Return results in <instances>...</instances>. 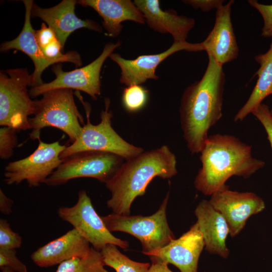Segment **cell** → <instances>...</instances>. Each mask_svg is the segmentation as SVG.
<instances>
[{
	"label": "cell",
	"instance_id": "obj_20",
	"mask_svg": "<svg viewBox=\"0 0 272 272\" xmlns=\"http://www.w3.org/2000/svg\"><path fill=\"white\" fill-rule=\"evenodd\" d=\"M194 214L206 250L211 254L227 258L229 250L226 242L230 231L225 219L206 199L198 203Z\"/></svg>",
	"mask_w": 272,
	"mask_h": 272
},
{
	"label": "cell",
	"instance_id": "obj_1",
	"mask_svg": "<svg viewBox=\"0 0 272 272\" xmlns=\"http://www.w3.org/2000/svg\"><path fill=\"white\" fill-rule=\"evenodd\" d=\"M199 81L188 86L180 100L181 128L187 148L192 154L200 153L209 129L222 118L225 74L223 65L211 56Z\"/></svg>",
	"mask_w": 272,
	"mask_h": 272
},
{
	"label": "cell",
	"instance_id": "obj_33",
	"mask_svg": "<svg viewBox=\"0 0 272 272\" xmlns=\"http://www.w3.org/2000/svg\"><path fill=\"white\" fill-rule=\"evenodd\" d=\"M152 263L149 272H173L168 267L167 262L154 257H150Z\"/></svg>",
	"mask_w": 272,
	"mask_h": 272
},
{
	"label": "cell",
	"instance_id": "obj_7",
	"mask_svg": "<svg viewBox=\"0 0 272 272\" xmlns=\"http://www.w3.org/2000/svg\"><path fill=\"white\" fill-rule=\"evenodd\" d=\"M168 198L169 192L158 210L151 216H123L112 213L101 218L111 232H123L138 239L142 245L143 253L146 255L175 239L166 218Z\"/></svg>",
	"mask_w": 272,
	"mask_h": 272
},
{
	"label": "cell",
	"instance_id": "obj_25",
	"mask_svg": "<svg viewBox=\"0 0 272 272\" xmlns=\"http://www.w3.org/2000/svg\"><path fill=\"white\" fill-rule=\"evenodd\" d=\"M147 99L148 91L140 85L127 86L123 91L122 104L128 112L141 110L146 104Z\"/></svg>",
	"mask_w": 272,
	"mask_h": 272
},
{
	"label": "cell",
	"instance_id": "obj_9",
	"mask_svg": "<svg viewBox=\"0 0 272 272\" xmlns=\"http://www.w3.org/2000/svg\"><path fill=\"white\" fill-rule=\"evenodd\" d=\"M38 141L37 148L31 155L5 167L4 181L6 184L17 185L25 181L29 187L39 186L61 164L60 155L66 146L59 141L47 143L40 138Z\"/></svg>",
	"mask_w": 272,
	"mask_h": 272
},
{
	"label": "cell",
	"instance_id": "obj_32",
	"mask_svg": "<svg viewBox=\"0 0 272 272\" xmlns=\"http://www.w3.org/2000/svg\"><path fill=\"white\" fill-rule=\"evenodd\" d=\"M182 2L190 5L194 9H200L203 12H208L213 9L217 10L223 5V0H185Z\"/></svg>",
	"mask_w": 272,
	"mask_h": 272
},
{
	"label": "cell",
	"instance_id": "obj_19",
	"mask_svg": "<svg viewBox=\"0 0 272 272\" xmlns=\"http://www.w3.org/2000/svg\"><path fill=\"white\" fill-rule=\"evenodd\" d=\"M22 2L25 7L23 29L16 38L2 43L0 50L2 52H6L12 49H17L24 52L31 58L34 64V72L31 75V86L32 88L44 83L41 75L45 69L51 64L60 61L49 59L43 54L36 40L35 31L31 23V9L34 2L32 0H24Z\"/></svg>",
	"mask_w": 272,
	"mask_h": 272
},
{
	"label": "cell",
	"instance_id": "obj_27",
	"mask_svg": "<svg viewBox=\"0 0 272 272\" xmlns=\"http://www.w3.org/2000/svg\"><path fill=\"white\" fill-rule=\"evenodd\" d=\"M22 238L14 232L8 223L4 219H0V249H16L21 246Z\"/></svg>",
	"mask_w": 272,
	"mask_h": 272
},
{
	"label": "cell",
	"instance_id": "obj_18",
	"mask_svg": "<svg viewBox=\"0 0 272 272\" xmlns=\"http://www.w3.org/2000/svg\"><path fill=\"white\" fill-rule=\"evenodd\" d=\"M89 242L75 228L33 252L31 259L38 266L48 267L76 257H83L90 250Z\"/></svg>",
	"mask_w": 272,
	"mask_h": 272
},
{
	"label": "cell",
	"instance_id": "obj_17",
	"mask_svg": "<svg viewBox=\"0 0 272 272\" xmlns=\"http://www.w3.org/2000/svg\"><path fill=\"white\" fill-rule=\"evenodd\" d=\"M133 3L149 27L161 33L171 34L174 42L185 41L194 26V19L178 15L173 10H162L158 0H134Z\"/></svg>",
	"mask_w": 272,
	"mask_h": 272
},
{
	"label": "cell",
	"instance_id": "obj_29",
	"mask_svg": "<svg viewBox=\"0 0 272 272\" xmlns=\"http://www.w3.org/2000/svg\"><path fill=\"white\" fill-rule=\"evenodd\" d=\"M3 267L15 272H28L26 265L17 256L16 249H0V267Z\"/></svg>",
	"mask_w": 272,
	"mask_h": 272
},
{
	"label": "cell",
	"instance_id": "obj_15",
	"mask_svg": "<svg viewBox=\"0 0 272 272\" xmlns=\"http://www.w3.org/2000/svg\"><path fill=\"white\" fill-rule=\"evenodd\" d=\"M77 1L63 0L58 5L49 8H42L33 3L31 17H38L45 22L54 32L62 50L70 35L76 30L85 28L101 32L102 27L90 19L82 20L75 14Z\"/></svg>",
	"mask_w": 272,
	"mask_h": 272
},
{
	"label": "cell",
	"instance_id": "obj_24",
	"mask_svg": "<svg viewBox=\"0 0 272 272\" xmlns=\"http://www.w3.org/2000/svg\"><path fill=\"white\" fill-rule=\"evenodd\" d=\"M100 251L91 247L83 257H76L60 263L55 272H109L104 268Z\"/></svg>",
	"mask_w": 272,
	"mask_h": 272
},
{
	"label": "cell",
	"instance_id": "obj_30",
	"mask_svg": "<svg viewBox=\"0 0 272 272\" xmlns=\"http://www.w3.org/2000/svg\"><path fill=\"white\" fill-rule=\"evenodd\" d=\"M251 113L261 123L264 128L272 149V117L268 106L261 103Z\"/></svg>",
	"mask_w": 272,
	"mask_h": 272
},
{
	"label": "cell",
	"instance_id": "obj_11",
	"mask_svg": "<svg viewBox=\"0 0 272 272\" xmlns=\"http://www.w3.org/2000/svg\"><path fill=\"white\" fill-rule=\"evenodd\" d=\"M120 44V40L115 43H107L96 59L85 66L72 71H64L60 63L53 65L52 71L55 75V79L49 83L32 87L29 90L30 97L35 98L52 90L70 89L84 92L93 100H96L101 94L100 75L102 66L106 58Z\"/></svg>",
	"mask_w": 272,
	"mask_h": 272
},
{
	"label": "cell",
	"instance_id": "obj_14",
	"mask_svg": "<svg viewBox=\"0 0 272 272\" xmlns=\"http://www.w3.org/2000/svg\"><path fill=\"white\" fill-rule=\"evenodd\" d=\"M204 246L202 235L195 223L179 238L146 255L172 264L181 272H197L199 257Z\"/></svg>",
	"mask_w": 272,
	"mask_h": 272
},
{
	"label": "cell",
	"instance_id": "obj_16",
	"mask_svg": "<svg viewBox=\"0 0 272 272\" xmlns=\"http://www.w3.org/2000/svg\"><path fill=\"white\" fill-rule=\"evenodd\" d=\"M234 0L216 10L214 27L202 42L208 55L223 65L236 59L239 48L233 28L231 11Z\"/></svg>",
	"mask_w": 272,
	"mask_h": 272
},
{
	"label": "cell",
	"instance_id": "obj_2",
	"mask_svg": "<svg viewBox=\"0 0 272 272\" xmlns=\"http://www.w3.org/2000/svg\"><path fill=\"white\" fill-rule=\"evenodd\" d=\"M177 173L176 156L167 146L144 151L123 162L105 183L111 193L107 207L114 214L129 215L133 201L145 194L153 178H170Z\"/></svg>",
	"mask_w": 272,
	"mask_h": 272
},
{
	"label": "cell",
	"instance_id": "obj_34",
	"mask_svg": "<svg viewBox=\"0 0 272 272\" xmlns=\"http://www.w3.org/2000/svg\"><path fill=\"white\" fill-rule=\"evenodd\" d=\"M14 201L11 198L8 197L3 192L2 189H0V211L4 215H9L12 212V206Z\"/></svg>",
	"mask_w": 272,
	"mask_h": 272
},
{
	"label": "cell",
	"instance_id": "obj_26",
	"mask_svg": "<svg viewBox=\"0 0 272 272\" xmlns=\"http://www.w3.org/2000/svg\"><path fill=\"white\" fill-rule=\"evenodd\" d=\"M15 129L9 126H2L0 128V157L2 160H8L13 155L14 150L18 144Z\"/></svg>",
	"mask_w": 272,
	"mask_h": 272
},
{
	"label": "cell",
	"instance_id": "obj_12",
	"mask_svg": "<svg viewBox=\"0 0 272 272\" xmlns=\"http://www.w3.org/2000/svg\"><path fill=\"white\" fill-rule=\"evenodd\" d=\"M211 196L209 202L226 220L232 237L243 229L249 217L265 207L263 200L255 193L233 191L226 184Z\"/></svg>",
	"mask_w": 272,
	"mask_h": 272
},
{
	"label": "cell",
	"instance_id": "obj_3",
	"mask_svg": "<svg viewBox=\"0 0 272 272\" xmlns=\"http://www.w3.org/2000/svg\"><path fill=\"white\" fill-rule=\"evenodd\" d=\"M251 150L250 145L234 135H209L200 152L201 167L194 179L196 189L211 195L232 176L250 177L265 164L253 157Z\"/></svg>",
	"mask_w": 272,
	"mask_h": 272
},
{
	"label": "cell",
	"instance_id": "obj_6",
	"mask_svg": "<svg viewBox=\"0 0 272 272\" xmlns=\"http://www.w3.org/2000/svg\"><path fill=\"white\" fill-rule=\"evenodd\" d=\"M31 75L27 69H9L0 72V125L17 131L30 129L29 116L33 115L35 101L28 87Z\"/></svg>",
	"mask_w": 272,
	"mask_h": 272
},
{
	"label": "cell",
	"instance_id": "obj_8",
	"mask_svg": "<svg viewBox=\"0 0 272 272\" xmlns=\"http://www.w3.org/2000/svg\"><path fill=\"white\" fill-rule=\"evenodd\" d=\"M124 160L110 153L84 151L62 159L59 166L45 180L48 186L64 184L78 178H93L105 183L114 174Z\"/></svg>",
	"mask_w": 272,
	"mask_h": 272
},
{
	"label": "cell",
	"instance_id": "obj_21",
	"mask_svg": "<svg viewBox=\"0 0 272 272\" xmlns=\"http://www.w3.org/2000/svg\"><path fill=\"white\" fill-rule=\"evenodd\" d=\"M77 4L96 11L102 17L103 26L111 37L120 35L123 28L121 23L124 21L141 24L146 22L143 14L130 0H80Z\"/></svg>",
	"mask_w": 272,
	"mask_h": 272
},
{
	"label": "cell",
	"instance_id": "obj_10",
	"mask_svg": "<svg viewBox=\"0 0 272 272\" xmlns=\"http://www.w3.org/2000/svg\"><path fill=\"white\" fill-rule=\"evenodd\" d=\"M57 214L61 220L72 225L96 250L100 251L107 244H114L123 249L128 247L127 241L116 237L107 229L84 190L79 191L77 201L74 206L61 207Z\"/></svg>",
	"mask_w": 272,
	"mask_h": 272
},
{
	"label": "cell",
	"instance_id": "obj_23",
	"mask_svg": "<svg viewBox=\"0 0 272 272\" xmlns=\"http://www.w3.org/2000/svg\"><path fill=\"white\" fill-rule=\"evenodd\" d=\"M115 245L107 244L100 251L105 265L116 272H149L150 264L133 261L122 254Z\"/></svg>",
	"mask_w": 272,
	"mask_h": 272
},
{
	"label": "cell",
	"instance_id": "obj_5",
	"mask_svg": "<svg viewBox=\"0 0 272 272\" xmlns=\"http://www.w3.org/2000/svg\"><path fill=\"white\" fill-rule=\"evenodd\" d=\"M78 98L83 104L87 121L84 124L78 138L60 154L61 160L81 151H96L117 155L126 160L137 156L144 151L141 148L129 143L122 138L112 126L113 113L109 109L110 101L104 100L105 108L100 113V122L93 124L90 120L91 108L84 102L79 94Z\"/></svg>",
	"mask_w": 272,
	"mask_h": 272
},
{
	"label": "cell",
	"instance_id": "obj_31",
	"mask_svg": "<svg viewBox=\"0 0 272 272\" xmlns=\"http://www.w3.org/2000/svg\"><path fill=\"white\" fill-rule=\"evenodd\" d=\"M36 40L41 50L45 48L54 41L58 40L54 31L42 23L39 30L35 31Z\"/></svg>",
	"mask_w": 272,
	"mask_h": 272
},
{
	"label": "cell",
	"instance_id": "obj_4",
	"mask_svg": "<svg viewBox=\"0 0 272 272\" xmlns=\"http://www.w3.org/2000/svg\"><path fill=\"white\" fill-rule=\"evenodd\" d=\"M42 95L41 99L35 100L34 116L29 118L30 139L38 140L42 129L53 127L65 132L74 143L81 133L83 118L76 105L73 90L58 89Z\"/></svg>",
	"mask_w": 272,
	"mask_h": 272
},
{
	"label": "cell",
	"instance_id": "obj_35",
	"mask_svg": "<svg viewBox=\"0 0 272 272\" xmlns=\"http://www.w3.org/2000/svg\"><path fill=\"white\" fill-rule=\"evenodd\" d=\"M1 270L2 272H15L10 268L7 267H3L1 268Z\"/></svg>",
	"mask_w": 272,
	"mask_h": 272
},
{
	"label": "cell",
	"instance_id": "obj_36",
	"mask_svg": "<svg viewBox=\"0 0 272 272\" xmlns=\"http://www.w3.org/2000/svg\"><path fill=\"white\" fill-rule=\"evenodd\" d=\"M270 113L271 116L272 117V107H271V109H270Z\"/></svg>",
	"mask_w": 272,
	"mask_h": 272
},
{
	"label": "cell",
	"instance_id": "obj_22",
	"mask_svg": "<svg viewBox=\"0 0 272 272\" xmlns=\"http://www.w3.org/2000/svg\"><path fill=\"white\" fill-rule=\"evenodd\" d=\"M254 59L260 65L254 75L258 79L248 99L235 114V122L243 120L266 97L272 94V38L268 50L255 55Z\"/></svg>",
	"mask_w": 272,
	"mask_h": 272
},
{
	"label": "cell",
	"instance_id": "obj_28",
	"mask_svg": "<svg viewBox=\"0 0 272 272\" xmlns=\"http://www.w3.org/2000/svg\"><path fill=\"white\" fill-rule=\"evenodd\" d=\"M248 3L255 9L261 15L263 20V26L261 35L264 37L272 38V4L264 5L256 0H248Z\"/></svg>",
	"mask_w": 272,
	"mask_h": 272
},
{
	"label": "cell",
	"instance_id": "obj_13",
	"mask_svg": "<svg viewBox=\"0 0 272 272\" xmlns=\"http://www.w3.org/2000/svg\"><path fill=\"white\" fill-rule=\"evenodd\" d=\"M182 50L197 52L205 51V48L202 42H174L168 49L158 54L142 55L134 59H126L118 53H112L109 57L121 70L119 81L121 84L127 86L140 85L148 79L158 80L155 72L159 64L170 55Z\"/></svg>",
	"mask_w": 272,
	"mask_h": 272
}]
</instances>
